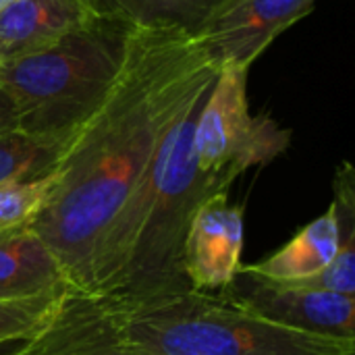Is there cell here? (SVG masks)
<instances>
[{
    "label": "cell",
    "instance_id": "obj_11",
    "mask_svg": "<svg viewBox=\"0 0 355 355\" xmlns=\"http://www.w3.org/2000/svg\"><path fill=\"white\" fill-rule=\"evenodd\" d=\"M69 289L44 239L27 227L0 231V302H21Z\"/></svg>",
    "mask_w": 355,
    "mask_h": 355
},
{
    "label": "cell",
    "instance_id": "obj_2",
    "mask_svg": "<svg viewBox=\"0 0 355 355\" xmlns=\"http://www.w3.org/2000/svg\"><path fill=\"white\" fill-rule=\"evenodd\" d=\"M119 308L127 341L146 355H355V339L264 318L229 291L187 289Z\"/></svg>",
    "mask_w": 355,
    "mask_h": 355
},
{
    "label": "cell",
    "instance_id": "obj_6",
    "mask_svg": "<svg viewBox=\"0 0 355 355\" xmlns=\"http://www.w3.org/2000/svg\"><path fill=\"white\" fill-rule=\"evenodd\" d=\"M6 355H146L123 331L114 297L67 289L48 320Z\"/></svg>",
    "mask_w": 355,
    "mask_h": 355
},
{
    "label": "cell",
    "instance_id": "obj_9",
    "mask_svg": "<svg viewBox=\"0 0 355 355\" xmlns=\"http://www.w3.org/2000/svg\"><path fill=\"white\" fill-rule=\"evenodd\" d=\"M225 291H229L248 310L281 324L355 339V297L349 295L295 289L262 281H254V285L243 293H233L231 289Z\"/></svg>",
    "mask_w": 355,
    "mask_h": 355
},
{
    "label": "cell",
    "instance_id": "obj_14",
    "mask_svg": "<svg viewBox=\"0 0 355 355\" xmlns=\"http://www.w3.org/2000/svg\"><path fill=\"white\" fill-rule=\"evenodd\" d=\"M67 144L23 133L19 129L0 135V185L40 179L52 173Z\"/></svg>",
    "mask_w": 355,
    "mask_h": 355
},
{
    "label": "cell",
    "instance_id": "obj_15",
    "mask_svg": "<svg viewBox=\"0 0 355 355\" xmlns=\"http://www.w3.org/2000/svg\"><path fill=\"white\" fill-rule=\"evenodd\" d=\"M54 183V171L29 181L0 185V231L31 225L42 212Z\"/></svg>",
    "mask_w": 355,
    "mask_h": 355
},
{
    "label": "cell",
    "instance_id": "obj_3",
    "mask_svg": "<svg viewBox=\"0 0 355 355\" xmlns=\"http://www.w3.org/2000/svg\"><path fill=\"white\" fill-rule=\"evenodd\" d=\"M131 27L92 15L54 46L0 64V85L12 96L19 131L69 144L112 89Z\"/></svg>",
    "mask_w": 355,
    "mask_h": 355
},
{
    "label": "cell",
    "instance_id": "obj_16",
    "mask_svg": "<svg viewBox=\"0 0 355 355\" xmlns=\"http://www.w3.org/2000/svg\"><path fill=\"white\" fill-rule=\"evenodd\" d=\"M60 295L62 291L21 302H0V345L21 343L37 331L52 314Z\"/></svg>",
    "mask_w": 355,
    "mask_h": 355
},
{
    "label": "cell",
    "instance_id": "obj_17",
    "mask_svg": "<svg viewBox=\"0 0 355 355\" xmlns=\"http://www.w3.org/2000/svg\"><path fill=\"white\" fill-rule=\"evenodd\" d=\"M19 129V112L12 96L0 85V135Z\"/></svg>",
    "mask_w": 355,
    "mask_h": 355
},
{
    "label": "cell",
    "instance_id": "obj_5",
    "mask_svg": "<svg viewBox=\"0 0 355 355\" xmlns=\"http://www.w3.org/2000/svg\"><path fill=\"white\" fill-rule=\"evenodd\" d=\"M250 69L227 67L216 73L193 131V150L204 175L231 187L248 168L264 166L287 152L291 131L268 114L254 116L248 102Z\"/></svg>",
    "mask_w": 355,
    "mask_h": 355
},
{
    "label": "cell",
    "instance_id": "obj_18",
    "mask_svg": "<svg viewBox=\"0 0 355 355\" xmlns=\"http://www.w3.org/2000/svg\"><path fill=\"white\" fill-rule=\"evenodd\" d=\"M8 2H12V0H0V8H2L4 4H8Z\"/></svg>",
    "mask_w": 355,
    "mask_h": 355
},
{
    "label": "cell",
    "instance_id": "obj_10",
    "mask_svg": "<svg viewBox=\"0 0 355 355\" xmlns=\"http://www.w3.org/2000/svg\"><path fill=\"white\" fill-rule=\"evenodd\" d=\"M83 0H12L0 8V64L37 54L83 25Z\"/></svg>",
    "mask_w": 355,
    "mask_h": 355
},
{
    "label": "cell",
    "instance_id": "obj_4",
    "mask_svg": "<svg viewBox=\"0 0 355 355\" xmlns=\"http://www.w3.org/2000/svg\"><path fill=\"white\" fill-rule=\"evenodd\" d=\"M206 94L175 121L154 156L150 212L133 256L108 297L139 302L189 289L181 260L191 216L206 198L229 191L204 175L196 160L193 131Z\"/></svg>",
    "mask_w": 355,
    "mask_h": 355
},
{
    "label": "cell",
    "instance_id": "obj_1",
    "mask_svg": "<svg viewBox=\"0 0 355 355\" xmlns=\"http://www.w3.org/2000/svg\"><path fill=\"white\" fill-rule=\"evenodd\" d=\"M196 37L131 29L119 77L67 144L31 223L71 289L89 291L104 237L137 191L175 121L214 83Z\"/></svg>",
    "mask_w": 355,
    "mask_h": 355
},
{
    "label": "cell",
    "instance_id": "obj_12",
    "mask_svg": "<svg viewBox=\"0 0 355 355\" xmlns=\"http://www.w3.org/2000/svg\"><path fill=\"white\" fill-rule=\"evenodd\" d=\"M339 245L341 220L337 204L333 202L324 214L300 229L281 250L258 264L241 266L239 275H245L252 281L275 285L297 283L322 270L335 258Z\"/></svg>",
    "mask_w": 355,
    "mask_h": 355
},
{
    "label": "cell",
    "instance_id": "obj_7",
    "mask_svg": "<svg viewBox=\"0 0 355 355\" xmlns=\"http://www.w3.org/2000/svg\"><path fill=\"white\" fill-rule=\"evenodd\" d=\"M316 0H231L196 37L216 69L252 62L291 25L312 12Z\"/></svg>",
    "mask_w": 355,
    "mask_h": 355
},
{
    "label": "cell",
    "instance_id": "obj_13",
    "mask_svg": "<svg viewBox=\"0 0 355 355\" xmlns=\"http://www.w3.org/2000/svg\"><path fill=\"white\" fill-rule=\"evenodd\" d=\"M231 0H83L87 10L102 19L125 23L131 29L175 31L198 37L206 23Z\"/></svg>",
    "mask_w": 355,
    "mask_h": 355
},
{
    "label": "cell",
    "instance_id": "obj_8",
    "mask_svg": "<svg viewBox=\"0 0 355 355\" xmlns=\"http://www.w3.org/2000/svg\"><path fill=\"white\" fill-rule=\"evenodd\" d=\"M243 252V206L229 191L206 198L193 212L183 241V275L191 291L229 289L239 277Z\"/></svg>",
    "mask_w": 355,
    "mask_h": 355
}]
</instances>
